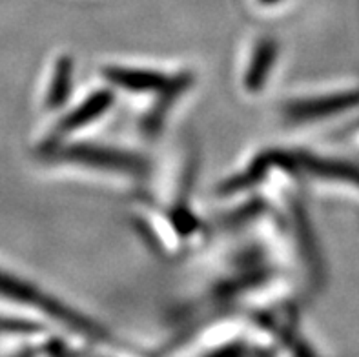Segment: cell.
I'll return each instance as SVG.
<instances>
[{"label": "cell", "mask_w": 359, "mask_h": 357, "mask_svg": "<svg viewBox=\"0 0 359 357\" xmlns=\"http://www.w3.org/2000/svg\"><path fill=\"white\" fill-rule=\"evenodd\" d=\"M100 75L115 91H123L137 99H151L150 109L139 119V130L150 139L163 131L170 112L196 84V75L190 69L166 72L150 66L106 64L100 68Z\"/></svg>", "instance_id": "obj_1"}, {"label": "cell", "mask_w": 359, "mask_h": 357, "mask_svg": "<svg viewBox=\"0 0 359 357\" xmlns=\"http://www.w3.org/2000/svg\"><path fill=\"white\" fill-rule=\"evenodd\" d=\"M0 297L17 307L27 308L42 316L46 321L59 325L72 337L88 341L90 344H108L111 335L104 326L95 319L84 316L81 310H75L69 304L62 303L59 297L48 294L26 279H20L15 274L0 270Z\"/></svg>", "instance_id": "obj_2"}, {"label": "cell", "mask_w": 359, "mask_h": 357, "mask_svg": "<svg viewBox=\"0 0 359 357\" xmlns=\"http://www.w3.org/2000/svg\"><path fill=\"white\" fill-rule=\"evenodd\" d=\"M41 157L51 164L72 166L84 172L88 170L91 173L117 179H142L150 170L146 157L133 149L99 142H79L73 139L53 146L41 154Z\"/></svg>", "instance_id": "obj_3"}, {"label": "cell", "mask_w": 359, "mask_h": 357, "mask_svg": "<svg viewBox=\"0 0 359 357\" xmlns=\"http://www.w3.org/2000/svg\"><path fill=\"white\" fill-rule=\"evenodd\" d=\"M115 105V90L109 86L97 88L90 91L84 99H81L77 105L66 109L57 122L53 124L48 135L39 146V154H44L53 146L62 144L66 140H72L73 137L84 131L86 128L93 126L97 121L104 119L108 112Z\"/></svg>", "instance_id": "obj_4"}, {"label": "cell", "mask_w": 359, "mask_h": 357, "mask_svg": "<svg viewBox=\"0 0 359 357\" xmlns=\"http://www.w3.org/2000/svg\"><path fill=\"white\" fill-rule=\"evenodd\" d=\"M358 105L359 91H336L285 100L279 108V115L288 128H305L345 114Z\"/></svg>", "instance_id": "obj_5"}, {"label": "cell", "mask_w": 359, "mask_h": 357, "mask_svg": "<svg viewBox=\"0 0 359 357\" xmlns=\"http://www.w3.org/2000/svg\"><path fill=\"white\" fill-rule=\"evenodd\" d=\"M279 57H281V42L276 36L269 33L257 36L246 51L239 73L243 93L248 97H257L263 93L276 73Z\"/></svg>", "instance_id": "obj_6"}, {"label": "cell", "mask_w": 359, "mask_h": 357, "mask_svg": "<svg viewBox=\"0 0 359 357\" xmlns=\"http://www.w3.org/2000/svg\"><path fill=\"white\" fill-rule=\"evenodd\" d=\"M283 155L294 173H301L323 182H343L359 188V170L354 164L339 159L316 155L305 149H288L283 151Z\"/></svg>", "instance_id": "obj_7"}, {"label": "cell", "mask_w": 359, "mask_h": 357, "mask_svg": "<svg viewBox=\"0 0 359 357\" xmlns=\"http://www.w3.org/2000/svg\"><path fill=\"white\" fill-rule=\"evenodd\" d=\"M73 75H75L73 55L60 53L59 57H55L44 90L46 112H59L62 106H66L73 93Z\"/></svg>", "instance_id": "obj_8"}, {"label": "cell", "mask_w": 359, "mask_h": 357, "mask_svg": "<svg viewBox=\"0 0 359 357\" xmlns=\"http://www.w3.org/2000/svg\"><path fill=\"white\" fill-rule=\"evenodd\" d=\"M285 0H255V4L259 6L263 9H273V6L283 4Z\"/></svg>", "instance_id": "obj_9"}]
</instances>
